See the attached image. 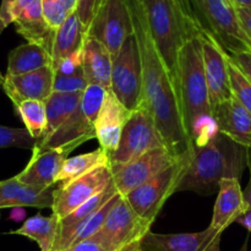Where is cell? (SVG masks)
Returning a JSON list of instances; mask_svg holds the SVG:
<instances>
[{"label": "cell", "mask_w": 251, "mask_h": 251, "mask_svg": "<svg viewBox=\"0 0 251 251\" xmlns=\"http://www.w3.org/2000/svg\"><path fill=\"white\" fill-rule=\"evenodd\" d=\"M228 56L251 83V51H240Z\"/></svg>", "instance_id": "35"}, {"label": "cell", "mask_w": 251, "mask_h": 251, "mask_svg": "<svg viewBox=\"0 0 251 251\" xmlns=\"http://www.w3.org/2000/svg\"><path fill=\"white\" fill-rule=\"evenodd\" d=\"M190 4L201 31L215 38L228 55L251 51V39L229 0H190Z\"/></svg>", "instance_id": "5"}, {"label": "cell", "mask_w": 251, "mask_h": 251, "mask_svg": "<svg viewBox=\"0 0 251 251\" xmlns=\"http://www.w3.org/2000/svg\"><path fill=\"white\" fill-rule=\"evenodd\" d=\"M180 157L173 153L167 146H162L146 152L126 164L110 166L115 189L125 198L132 190L176 163Z\"/></svg>", "instance_id": "11"}, {"label": "cell", "mask_w": 251, "mask_h": 251, "mask_svg": "<svg viewBox=\"0 0 251 251\" xmlns=\"http://www.w3.org/2000/svg\"><path fill=\"white\" fill-rule=\"evenodd\" d=\"M166 146L151 113L140 107L132 110L117 150L109 156L110 166H122L151 150Z\"/></svg>", "instance_id": "9"}, {"label": "cell", "mask_w": 251, "mask_h": 251, "mask_svg": "<svg viewBox=\"0 0 251 251\" xmlns=\"http://www.w3.org/2000/svg\"><path fill=\"white\" fill-rule=\"evenodd\" d=\"M53 85L54 69L53 66H46L24 75H6L2 88L16 107L24 100L46 102L54 92Z\"/></svg>", "instance_id": "17"}, {"label": "cell", "mask_w": 251, "mask_h": 251, "mask_svg": "<svg viewBox=\"0 0 251 251\" xmlns=\"http://www.w3.org/2000/svg\"><path fill=\"white\" fill-rule=\"evenodd\" d=\"M42 9L47 24L54 31H56L70 15L60 0H42Z\"/></svg>", "instance_id": "34"}, {"label": "cell", "mask_w": 251, "mask_h": 251, "mask_svg": "<svg viewBox=\"0 0 251 251\" xmlns=\"http://www.w3.org/2000/svg\"><path fill=\"white\" fill-rule=\"evenodd\" d=\"M222 233L208 227L196 233L157 234L150 230L141 240L142 251H220Z\"/></svg>", "instance_id": "15"}, {"label": "cell", "mask_w": 251, "mask_h": 251, "mask_svg": "<svg viewBox=\"0 0 251 251\" xmlns=\"http://www.w3.org/2000/svg\"><path fill=\"white\" fill-rule=\"evenodd\" d=\"M98 1H100V0H80V2H78L76 12L78 14L81 21L83 22V25H85L86 29H87L88 25H90L91 20H92Z\"/></svg>", "instance_id": "36"}, {"label": "cell", "mask_w": 251, "mask_h": 251, "mask_svg": "<svg viewBox=\"0 0 251 251\" xmlns=\"http://www.w3.org/2000/svg\"><path fill=\"white\" fill-rule=\"evenodd\" d=\"M247 152H248V166H249L250 174H251V147L247 149Z\"/></svg>", "instance_id": "46"}, {"label": "cell", "mask_w": 251, "mask_h": 251, "mask_svg": "<svg viewBox=\"0 0 251 251\" xmlns=\"http://www.w3.org/2000/svg\"><path fill=\"white\" fill-rule=\"evenodd\" d=\"M235 7H242V9L251 10V0H229Z\"/></svg>", "instance_id": "42"}, {"label": "cell", "mask_w": 251, "mask_h": 251, "mask_svg": "<svg viewBox=\"0 0 251 251\" xmlns=\"http://www.w3.org/2000/svg\"><path fill=\"white\" fill-rule=\"evenodd\" d=\"M88 87L83 68L70 74H60L54 71V92H83Z\"/></svg>", "instance_id": "33"}, {"label": "cell", "mask_w": 251, "mask_h": 251, "mask_svg": "<svg viewBox=\"0 0 251 251\" xmlns=\"http://www.w3.org/2000/svg\"><path fill=\"white\" fill-rule=\"evenodd\" d=\"M235 9H237V14L239 16L245 32L251 39V10L242 9V7H235Z\"/></svg>", "instance_id": "38"}, {"label": "cell", "mask_w": 251, "mask_h": 251, "mask_svg": "<svg viewBox=\"0 0 251 251\" xmlns=\"http://www.w3.org/2000/svg\"><path fill=\"white\" fill-rule=\"evenodd\" d=\"M7 21L14 24L17 33L27 43L38 44L51 54L55 31L47 24L43 16L42 0H16L7 11Z\"/></svg>", "instance_id": "14"}, {"label": "cell", "mask_w": 251, "mask_h": 251, "mask_svg": "<svg viewBox=\"0 0 251 251\" xmlns=\"http://www.w3.org/2000/svg\"><path fill=\"white\" fill-rule=\"evenodd\" d=\"M178 80L184 125L193 151L220 134L211 107L200 36L189 39L181 47Z\"/></svg>", "instance_id": "2"}, {"label": "cell", "mask_w": 251, "mask_h": 251, "mask_svg": "<svg viewBox=\"0 0 251 251\" xmlns=\"http://www.w3.org/2000/svg\"><path fill=\"white\" fill-rule=\"evenodd\" d=\"M96 119L88 115L78 105L74 114L46 139L39 140L33 149V152L46 151L49 149H61L70 153L83 142L96 137Z\"/></svg>", "instance_id": "16"}, {"label": "cell", "mask_w": 251, "mask_h": 251, "mask_svg": "<svg viewBox=\"0 0 251 251\" xmlns=\"http://www.w3.org/2000/svg\"><path fill=\"white\" fill-rule=\"evenodd\" d=\"M58 185L55 184L49 188L27 185L17 180L16 176L2 180L0 181V208H51Z\"/></svg>", "instance_id": "19"}, {"label": "cell", "mask_w": 251, "mask_h": 251, "mask_svg": "<svg viewBox=\"0 0 251 251\" xmlns=\"http://www.w3.org/2000/svg\"><path fill=\"white\" fill-rule=\"evenodd\" d=\"M153 41L164 61L178 78V58L181 47L201 34L195 16L180 0H141ZM179 81V80H178Z\"/></svg>", "instance_id": "4"}, {"label": "cell", "mask_w": 251, "mask_h": 251, "mask_svg": "<svg viewBox=\"0 0 251 251\" xmlns=\"http://www.w3.org/2000/svg\"><path fill=\"white\" fill-rule=\"evenodd\" d=\"M110 166L109 157L102 149H97L88 153L66 158L60 169L56 183H68L76 178L91 173L100 167Z\"/></svg>", "instance_id": "28"}, {"label": "cell", "mask_w": 251, "mask_h": 251, "mask_svg": "<svg viewBox=\"0 0 251 251\" xmlns=\"http://www.w3.org/2000/svg\"><path fill=\"white\" fill-rule=\"evenodd\" d=\"M120 251H142L141 242L132 243V244L127 245V247H125L124 249H122Z\"/></svg>", "instance_id": "44"}, {"label": "cell", "mask_w": 251, "mask_h": 251, "mask_svg": "<svg viewBox=\"0 0 251 251\" xmlns=\"http://www.w3.org/2000/svg\"><path fill=\"white\" fill-rule=\"evenodd\" d=\"M60 1H61V4L64 5V7L66 9V11H68L69 14H71V12H74L77 10L80 0H60Z\"/></svg>", "instance_id": "41"}, {"label": "cell", "mask_w": 251, "mask_h": 251, "mask_svg": "<svg viewBox=\"0 0 251 251\" xmlns=\"http://www.w3.org/2000/svg\"><path fill=\"white\" fill-rule=\"evenodd\" d=\"M112 184L113 173L110 166L100 167L80 178L59 184L54 193V202L51 206L53 215L63 220L81 205L103 193Z\"/></svg>", "instance_id": "12"}, {"label": "cell", "mask_w": 251, "mask_h": 251, "mask_svg": "<svg viewBox=\"0 0 251 251\" xmlns=\"http://www.w3.org/2000/svg\"><path fill=\"white\" fill-rule=\"evenodd\" d=\"M131 115V110L123 105L117 96L108 91L103 107L96 120V139L108 157L117 150L122 132Z\"/></svg>", "instance_id": "18"}, {"label": "cell", "mask_w": 251, "mask_h": 251, "mask_svg": "<svg viewBox=\"0 0 251 251\" xmlns=\"http://www.w3.org/2000/svg\"><path fill=\"white\" fill-rule=\"evenodd\" d=\"M217 129L240 146L251 147V114L232 97L213 109Z\"/></svg>", "instance_id": "22"}, {"label": "cell", "mask_w": 251, "mask_h": 251, "mask_svg": "<svg viewBox=\"0 0 251 251\" xmlns=\"http://www.w3.org/2000/svg\"><path fill=\"white\" fill-rule=\"evenodd\" d=\"M16 0H1V5H0V24L6 28L9 26V21H7V11L11 4Z\"/></svg>", "instance_id": "39"}, {"label": "cell", "mask_w": 251, "mask_h": 251, "mask_svg": "<svg viewBox=\"0 0 251 251\" xmlns=\"http://www.w3.org/2000/svg\"><path fill=\"white\" fill-rule=\"evenodd\" d=\"M16 110L31 136L39 141L47 129L46 103L41 100H24L16 105Z\"/></svg>", "instance_id": "30"}, {"label": "cell", "mask_w": 251, "mask_h": 251, "mask_svg": "<svg viewBox=\"0 0 251 251\" xmlns=\"http://www.w3.org/2000/svg\"><path fill=\"white\" fill-rule=\"evenodd\" d=\"M190 154L191 152L183 154L176 163L125 196L132 210L142 220L153 225L166 201L176 193Z\"/></svg>", "instance_id": "6"}, {"label": "cell", "mask_w": 251, "mask_h": 251, "mask_svg": "<svg viewBox=\"0 0 251 251\" xmlns=\"http://www.w3.org/2000/svg\"><path fill=\"white\" fill-rule=\"evenodd\" d=\"M243 195H244V200L245 202H247L248 208H250L251 210V179L249 184L247 185V188H245V190L243 191Z\"/></svg>", "instance_id": "43"}, {"label": "cell", "mask_w": 251, "mask_h": 251, "mask_svg": "<svg viewBox=\"0 0 251 251\" xmlns=\"http://www.w3.org/2000/svg\"><path fill=\"white\" fill-rule=\"evenodd\" d=\"M59 218L56 216L43 217L37 215L28 218L19 229L11 232V234L29 238L38 244L41 251H53L59 234Z\"/></svg>", "instance_id": "27"}, {"label": "cell", "mask_w": 251, "mask_h": 251, "mask_svg": "<svg viewBox=\"0 0 251 251\" xmlns=\"http://www.w3.org/2000/svg\"><path fill=\"white\" fill-rule=\"evenodd\" d=\"M151 226L132 210L126 199L120 196L93 237L107 251H120L132 243L141 242Z\"/></svg>", "instance_id": "10"}, {"label": "cell", "mask_w": 251, "mask_h": 251, "mask_svg": "<svg viewBox=\"0 0 251 251\" xmlns=\"http://www.w3.org/2000/svg\"><path fill=\"white\" fill-rule=\"evenodd\" d=\"M181 2H183V5L184 6L186 7V9L189 10V11L191 12V14L194 15V11H193V7H191V4H190V0H180ZM194 16H195V15H194Z\"/></svg>", "instance_id": "45"}, {"label": "cell", "mask_w": 251, "mask_h": 251, "mask_svg": "<svg viewBox=\"0 0 251 251\" xmlns=\"http://www.w3.org/2000/svg\"><path fill=\"white\" fill-rule=\"evenodd\" d=\"M66 251H107L102 247L100 242L95 237H91L88 239L81 240L76 243L73 247L69 248Z\"/></svg>", "instance_id": "37"}, {"label": "cell", "mask_w": 251, "mask_h": 251, "mask_svg": "<svg viewBox=\"0 0 251 251\" xmlns=\"http://www.w3.org/2000/svg\"><path fill=\"white\" fill-rule=\"evenodd\" d=\"M142 63V103L151 113L164 145L176 156L191 152L184 125L179 81L153 41L141 0H127ZM139 107V108H140Z\"/></svg>", "instance_id": "1"}, {"label": "cell", "mask_w": 251, "mask_h": 251, "mask_svg": "<svg viewBox=\"0 0 251 251\" xmlns=\"http://www.w3.org/2000/svg\"><path fill=\"white\" fill-rule=\"evenodd\" d=\"M228 60H229L230 88H232L233 97L251 114V83L243 75L238 66L230 60L229 56Z\"/></svg>", "instance_id": "32"}, {"label": "cell", "mask_w": 251, "mask_h": 251, "mask_svg": "<svg viewBox=\"0 0 251 251\" xmlns=\"http://www.w3.org/2000/svg\"><path fill=\"white\" fill-rule=\"evenodd\" d=\"M134 33L127 0H100L87 27V37L100 41L114 58Z\"/></svg>", "instance_id": "8"}, {"label": "cell", "mask_w": 251, "mask_h": 251, "mask_svg": "<svg viewBox=\"0 0 251 251\" xmlns=\"http://www.w3.org/2000/svg\"><path fill=\"white\" fill-rule=\"evenodd\" d=\"M86 32L87 29L77 12H71L64 24L55 31L51 50L53 69L69 56L82 50L83 43L87 37Z\"/></svg>", "instance_id": "24"}, {"label": "cell", "mask_w": 251, "mask_h": 251, "mask_svg": "<svg viewBox=\"0 0 251 251\" xmlns=\"http://www.w3.org/2000/svg\"><path fill=\"white\" fill-rule=\"evenodd\" d=\"M46 66H53L51 54L38 44L25 43L10 51L6 75H24Z\"/></svg>", "instance_id": "25"}, {"label": "cell", "mask_w": 251, "mask_h": 251, "mask_svg": "<svg viewBox=\"0 0 251 251\" xmlns=\"http://www.w3.org/2000/svg\"><path fill=\"white\" fill-rule=\"evenodd\" d=\"M203 66L210 93L212 112L216 107L233 97L230 88L229 60L225 49L210 34L201 32Z\"/></svg>", "instance_id": "13"}, {"label": "cell", "mask_w": 251, "mask_h": 251, "mask_svg": "<svg viewBox=\"0 0 251 251\" xmlns=\"http://www.w3.org/2000/svg\"><path fill=\"white\" fill-rule=\"evenodd\" d=\"M37 144L38 140L33 139L26 127L21 129V127H9L0 125V150L10 149V147L33 150Z\"/></svg>", "instance_id": "31"}, {"label": "cell", "mask_w": 251, "mask_h": 251, "mask_svg": "<svg viewBox=\"0 0 251 251\" xmlns=\"http://www.w3.org/2000/svg\"><path fill=\"white\" fill-rule=\"evenodd\" d=\"M68 153L61 149H49L46 151L33 152L26 168L15 176L17 180L27 185L49 188L55 185L63 163Z\"/></svg>", "instance_id": "21"}, {"label": "cell", "mask_w": 251, "mask_h": 251, "mask_svg": "<svg viewBox=\"0 0 251 251\" xmlns=\"http://www.w3.org/2000/svg\"><path fill=\"white\" fill-rule=\"evenodd\" d=\"M82 92H53L46 100L47 129L42 139L55 132L78 108ZM41 139V140H42Z\"/></svg>", "instance_id": "26"}, {"label": "cell", "mask_w": 251, "mask_h": 251, "mask_svg": "<svg viewBox=\"0 0 251 251\" xmlns=\"http://www.w3.org/2000/svg\"><path fill=\"white\" fill-rule=\"evenodd\" d=\"M4 29H5V27H4V26H2V25H1V24H0V34H1V32H2V31H4Z\"/></svg>", "instance_id": "48"}, {"label": "cell", "mask_w": 251, "mask_h": 251, "mask_svg": "<svg viewBox=\"0 0 251 251\" xmlns=\"http://www.w3.org/2000/svg\"><path fill=\"white\" fill-rule=\"evenodd\" d=\"M82 68L88 85H100L110 90L113 56L97 39L86 37Z\"/></svg>", "instance_id": "23"}, {"label": "cell", "mask_w": 251, "mask_h": 251, "mask_svg": "<svg viewBox=\"0 0 251 251\" xmlns=\"http://www.w3.org/2000/svg\"><path fill=\"white\" fill-rule=\"evenodd\" d=\"M248 208L239 179L225 178L220 181L218 195L213 207L212 220L208 227L223 233L232 223L244 215Z\"/></svg>", "instance_id": "20"}, {"label": "cell", "mask_w": 251, "mask_h": 251, "mask_svg": "<svg viewBox=\"0 0 251 251\" xmlns=\"http://www.w3.org/2000/svg\"><path fill=\"white\" fill-rule=\"evenodd\" d=\"M110 91L129 110L142 103V63L136 37L132 33L113 58Z\"/></svg>", "instance_id": "7"}, {"label": "cell", "mask_w": 251, "mask_h": 251, "mask_svg": "<svg viewBox=\"0 0 251 251\" xmlns=\"http://www.w3.org/2000/svg\"><path fill=\"white\" fill-rule=\"evenodd\" d=\"M4 76L1 75V73H0V85H2V82H4Z\"/></svg>", "instance_id": "47"}, {"label": "cell", "mask_w": 251, "mask_h": 251, "mask_svg": "<svg viewBox=\"0 0 251 251\" xmlns=\"http://www.w3.org/2000/svg\"><path fill=\"white\" fill-rule=\"evenodd\" d=\"M245 166H248L247 149L220 132L208 144L191 151L176 193L195 191L211 195L222 179H240Z\"/></svg>", "instance_id": "3"}, {"label": "cell", "mask_w": 251, "mask_h": 251, "mask_svg": "<svg viewBox=\"0 0 251 251\" xmlns=\"http://www.w3.org/2000/svg\"><path fill=\"white\" fill-rule=\"evenodd\" d=\"M118 194L117 189H115L114 183L109 186V188L105 189L103 193L98 194L95 198H92L91 200H88L87 202H85L83 205H81L80 207L76 208L75 211L68 215L66 217H64L63 220H59V234L58 238L64 235L65 233H68L69 230L73 229L75 226H77L78 223L82 222L85 218H87L88 216L92 215L93 212L98 210V208L102 207L107 201H109L113 196ZM56 238V239H58Z\"/></svg>", "instance_id": "29"}, {"label": "cell", "mask_w": 251, "mask_h": 251, "mask_svg": "<svg viewBox=\"0 0 251 251\" xmlns=\"http://www.w3.org/2000/svg\"><path fill=\"white\" fill-rule=\"evenodd\" d=\"M237 223H239L240 226H243V227L247 228L249 232H251V210L250 208L244 213V215H242L239 218H238Z\"/></svg>", "instance_id": "40"}]
</instances>
